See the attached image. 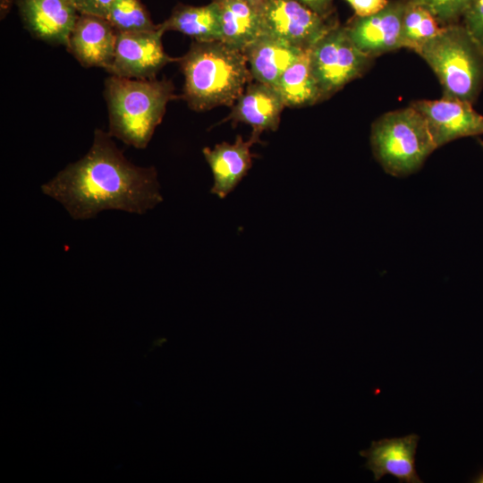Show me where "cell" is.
Returning <instances> with one entry per match:
<instances>
[{"instance_id":"cell-1","label":"cell","mask_w":483,"mask_h":483,"mask_svg":"<svg viewBox=\"0 0 483 483\" xmlns=\"http://www.w3.org/2000/svg\"><path fill=\"white\" fill-rule=\"evenodd\" d=\"M75 220L118 209L144 214L163 200L154 167H140L123 156L108 132L97 129L88 153L41 186Z\"/></svg>"},{"instance_id":"cell-29","label":"cell","mask_w":483,"mask_h":483,"mask_svg":"<svg viewBox=\"0 0 483 483\" xmlns=\"http://www.w3.org/2000/svg\"><path fill=\"white\" fill-rule=\"evenodd\" d=\"M479 142L480 146H481L482 148H483V141H482V140H479Z\"/></svg>"},{"instance_id":"cell-2","label":"cell","mask_w":483,"mask_h":483,"mask_svg":"<svg viewBox=\"0 0 483 483\" xmlns=\"http://www.w3.org/2000/svg\"><path fill=\"white\" fill-rule=\"evenodd\" d=\"M178 61L184 75L182 97L194 111L233 106L253 80L243 51L221 40L193 41Z\"/></svg>"},{"instance_id":"cell-15","label":"cell","mask_w":483,"mask_h":483,"mask_svg":"<svg viewBox=\"0 0 483 483\" xmlns=\"http://www.w3.org/2000/svg\"><path fill=\"white\" fill-rule=\"evenodd\" d=\"M256 141L253 139L243 140L238 135L233 144L222 142L214 148H203V155L214 176L212 193L224 199L242 180L252 165L250 147Z\"/></svg>"},{"instance_id":"cell-22","label":"cell","mask_w":483,"mask_h":483,"mask_svg":"<svg viewBox=\"0 0 483 483\" xmlns=\"http://www.w3.org/2000/svg\"><path fill=\"white\" fill-rule=\"evenodd\" d=\"M428 11L442 26L458 23L472 0H402Z\"/></svg>"},{"instance_id":"cell-17","label":"cell","mask_w":483,"mask_h":483,"mask_svg":"<svg viewBox=\"0 0 483 483\" xmlns=\"http://www.w3.org/2000/svg\"><path fill=\"white\" fill-rule=\"evenodd\" d=\"M218 7L221 41L243 51L263 35L259 9L244 0H214Z\"/></svg>"},{"instance_id":"cell-10","label":"cell","mask_w":483,"mask_h":483,"mask_svg":"<svg viewBox=\"0 0 483 483\" xmlns=\"http://www.w3.org/2000/svg\"><path fill=\"white\" fill-rule=\"evenodd\" d=\"M402 0H389L379 12L364 17L355 16L347 25V33L366 55L376 57L402 48L401 30L405 8Z\"/></svg>"},{"instance_id":"cell-27","label":"cell","mask_w":483,"mask_h":483,"mask_svg":"<svg viewBox=\"0 0 483 483\" xmlns=\"http://www.w3.org/2000/svg\"><path fill=\"white\" fill-rule=\"evenodd\" d=\"M244 1H246L247 3H249L250 4H251L252 6L258 9L260 8L263 2V0H244Z\"/></svg>"},{"instance_id":"cell-11","label":"cell","mask_w":483,"mask_h":483,"mask_svg":"<svg viewBox=\"0 0 483 483\" xmlns=\"http://www.w3.org/2000/svg\"><path fill=\"white\" fill-rule=\"evenodd\" d=\"M26 30L36 38L66 46L80 14L72 0H14Z\"/></svg>"},{"instance_id":"cell-20","label":"cell","mask_w":483,"mask_h":483,"mask_svg":"<svg viewBox=\"0 0 483 483\" xmlns=\"http://www.w3.org/2000/svg\"><path fill=\"white\" fill-rule=\"evenodd\" d=\"M402 21V48L417 50L443 29L436 19L423 7L405 3Z\"/></svg>"},{"instance_id":"cell-16","label":"cell","mask_w":483,"mask_h":483,"mask_svg":"<svg viewBox=\"0 0 483 483\" xmlns=\"http://www.w3.org/2000/svg\"><path fill=\"white\" fill-rule=\"evenodd\" d=\"M279 38L263 34L243 53L252 79L275 88L283 72L304 52Z\"/></svg>"},{"instance_id":"cell-4","label":"cell","mask_w":483,"mask_h":483,"mask_svg":"<svg viewBox=\"0 0 483 483\" xmlns=\"http://www.w3.org/2000/svg\"><path fill=\"white\" fill-rule=\"evenodd\" d=\"M414 52L436 75L442 97L475 102L483 88V47L462 23L444 26Z\"/></svg>"},{"instance_id":"cell-3","label":"cell","mask_w":483,"mask_h":483,"mask_svg":"<svg viewBox=\"0 0 483 483\" xmlns=\"http://www.w3.org/2000/svg\"><path fill=\"white\" fill-rule=\"evenodd\" d=\"M104 97L109 118L108 133L136 148H145L162 122L166 105L175 98L170 80L108 76Z\"/></svg>"},{"instance_id":"cell-24","label":"cell","mask_w":483,"mask_h":483,"mask_svg":"<svg viewBox=\"0 0 483 483\" xmlns=\"http://www.w3.org/2000/svg\"><path fill=\"white\" fill-rule=\"evenodd\" d=\"M80 13L92 14L106 19L114 0H72Z\"/></svg>"},{"instance_id":"cell-28","label":"cell","mask_w":483,"mask_h":483,"mask_svg":"<svg viewBox=\"0 0 483 483\" xmlns=\"http://www.w3.org/2000/svg\"><path fill=\"white\" fill-rule=\"evenodd\" d=\"M472 481H473V482H477V483H483V470L480 471L479 473H478V474L474 477V479H473Z\"/></svg>"},{"instance_id":"cell-13","label":"cell","mask_w":483,"mask_h":483,"mask_svg":"<svg viewBox=\"0 0 483 483\" xmlns=\"http://www.w3.org/2000/svg\"><path fill=\"white\" fill-rule=\"evenodd\" d=\"M419 436L410 434L402 437L383 438L373 441L370 448L360 454L367 459L365 468L378 481L385 475L394 476L399 482L420 483L415 469V454Z\"/></svg>"},{"instance_id":"cell-5","label":"cell","mask_w":483,"mask_h":483,"mask_svg":"<svg viewBox=\"0 0 483 483\" xmlns=\"http://www.w3.org/2000/svg\"><path fill=\"white\" fill-rule=\"evenodd\" d=\"M370 141L377 162L396 177L419 170L437 148L425 117L411 105L377 118Z\"/></svg>"},{"instance_id":"cell-9","label":"cell","mask_w":483,"mask_h":483,"mask_svg":"<svg viewBox=\"0 0 483 483\" xmlns=\"http://www.w3.org/2000/svg\"><path fill=\"white\" fill-rule=\"evenodd\" d=\"M411 106L425 117L437 148L460 138L483 134V115L470 103L442 97Z\"/></svg>"},{"instance_id":"cell-6","label":"cell","mask_w":483,"mask_h":483,"mask_svg":"<svg viewBox=\"0 0 483 483\" xmlns=\"http://www.w3.org/2000/svg\"><path fill=\"white\" fill-rule=\"evenodd\" d=\"M309 60L323 101L361 77L374 59L362 53L345 26L338 23L309 49Z\"/></svg>"},{"instance_id":"cell-26","label":"cell","mask_w":483,"mask_h":483,"mask_svg":"<svg viewBox=\"0 0 483 483\" xmlns=\"http://www.w3.org/2000/svg\"><path fill=\"white\" fill-rule=\"evenodd\" d=\"M326 19L334 18L333 0H296Z\"/></svg>"},{"instance_id":"cell-18","label":"cell","mask_w":483,"mask_h":483,"mask_svg":"<svg viewBox=\"0 0 483 483\" xmlns=\"http://www.w3.org/2000/svg\"><path fill=\"white\" fill-rule=\"evenodd\" d=\"M159 26L165 32L179 31L198 42L222 39L218 7L214 0L203 6L178 4Z\"/></svg>"},{"instance_id":"cell-14","label":"cell","mask_w":483,"mask_h":483,"mask_svg":"<svg viewBox=\"0 0 483 483\" xmlns=\"http://www.w3.org/2000/svg\"><path fill=\"white\" fill-rule=\"evenodd\" d=\"M284 106L279 92L275 88L252 80L233 105L232 111L225 120L250 125L252 127L250 138L258 142L263 131L277 130Z\"/></svg>"},{"instance_id":"cell-25","label":"cell","mask_w":483,"mask_h":483,"mask_svg":"<svg viewBox=\"0 0 483 483\" xmlns=\"http://www.w3.org/2000/svg\"><path fill=\"white\" fill-rule=\"evenodd\" d=\"M353 9L355 16L364 17L382 10L389 0H345Z\"/></svg>"},{"instance_id":"cell-21","label":"cell","mask_w":483,"mask_h":483,"mask_svg":"<svg viewBox=\"0 0 483 483\" xmlns=\"http://www.w3.org/2000/svg\"><path fill=\"white\" fill-rule=\"evenodd\" d=\"M106 19L118 33L150 31L158 28L141 0H114Z\"/></svg>"},{"instance_id":"cell-23","label":"cell","mask_w":483,"mask_h":483,"mask_svg":"<svg viewBox=\"0 0 483 483\" xmlns=\"http://www.w3.org/2000/svg\"><path fill=\"white\" fill-rule=\"evenodd\" d=\"M483 47V0H472L461 22Z\"/></svg>"},{"instance_id":"cell-8","label":"cell","mask_w":483,"mask_h":483,"mask_svg":"<svg viewBox=\"0 0 483 483\" xmlns=\"http://www.w3.org/2000/svg\"><path fill=\"white\" fill-rule=\"evenodd\" d=\"M164 33L159 24L155 30L118 33L114 59L106 72L122 78L154 79L164 66L175 60L164 50Z\"/></svg>"},{"instance_id":"cell-7","label":"cell","mask_w":483,"mask_h":483,"mask_svg":"<svg viewBox=\"0 0 483 483\" xmlns=\"http://www.w3.org/2000/svg\"><path fill=\"white\" fill-rule=\"evenodd\" d=\"M263 33L303 50L310 49L338 24L296 0H263L259 8Z\"/></svg>"},{"instance_id":"cell-19","label":"cell","mask_w":483,"mask_h":483,"mask_svg":"<svg viewBox=\"0 0 483 483\" xmlns=\"http://www.w3.org/2000/svg\"><path fill=\"white\" fill-rule=\"evenodd\" d=\"M275 89L285 106L301 107L322 101L310 67L309 49L305 50L283 72Z\"/></svg>"},{"instance_id":"cell-12","label":"cell","mask_w":483,"mask_h":483,"mask_svg":"<svg viewBox=\"0 0 483 483\" xmlns=\"http://www.w3.org/2000/svg\"><path fill=\"white\" fill-rule=\"evenodd\" d=\"M117 35L106 19L80 13L65 47L83 67L107 71L114 59Z\"/></svg>"}]
</instances>
